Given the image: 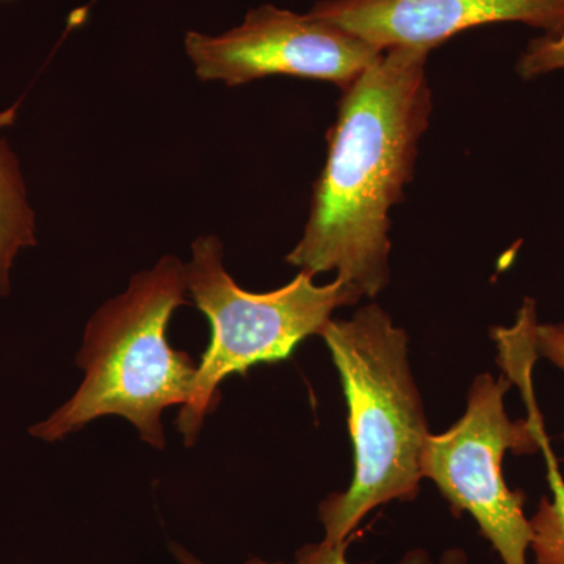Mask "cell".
I'll return each mask as SVG.
<instances>
[{"label":"cell","mask_w":564,"mask_h":564,"mask_svg":"<svg viewBox=\"0 0 564 564\" xmlns=\"http://www.w3.org/2000/svg\"><path fill=\"white\" fill-rule=\"evenodd\" d=\"M350 541L340 544L311 543L303 545L295 555L293 564H350L347 560V549Z\"/></svg>","instance_id":"7c38bea8"},{"label":"cell","mask_w":564,"mask_h":564,"mask_svg":"<svg viewBox=\"0 0 564 564\" xmlns=\"http://www.w3.org/2000/svg\"><path fill=\"white\" fill-rule=\"evenodd\" d=\"M185 54L196 77L240 87L272 76L350 87L384 51L314 14L261 6L231 31L187 32Z\"/></svg>","instance_id":"8992f818"},{"label":"cell","mask_w":564,"mask_h":564,"mask_svg":"<svg viewBox=\"0 0 564 564\" xmlns=\"http://www.w3.org/2000/svg\"><path fill=\"white\" fill-rule=\"evenodd\" d=\"M339 372L348 406L355 474L343 492L318 507L329 544L351 540L375 508L413 502L421 489V462L429 419L410 364L406 332L378 304L350 321L332 318L321 334Z\"/></svg>","instance_id":"3957f363"},{"label":"cell","mask_w":564,"mask_h":564,"mask_svg":"<svg viewBox=\"0 0 564 564\" xmlns=\"http://www.w3.org/2000/svg\"><path fill=\"white\" fill-rule=\"evenodd\" d=\"M534 350L538 358L547 359L564 373V322L538 323L534 329Z\"/></svg>","instance_id":"8fae6325"},{"label":"cell","mask_w":564,"mask_h":564,"mask_svg":"<svg viewBox=\"0 0 564 564\" xmlns=\"http://www.w3.org/2000/svg\"><path fill=\"white\" fill-rule=\"evenodd\" d=\"M310 13L381 51L432 52L467 29L499 22H521L544 35L564 31V0H321Z\"/></svg>","instance_id":"52a82bcc"},{"label":"cell","mask_w":564,"mask_h":564,"mask_svg":"<svg viewBox=\"0 0 564 564\" xmlns=\"http://www.w3.org/2000/svg\"><path fill=\"white\" fill-rule=\"evenodd\" d=\"M13 111L0 115V299L11 292V272L21 251L35 247L36 214L29 199L21 162L2 129Z\"/></svg>","instance_id":"ba28073f"},{"label":"cell","mask_w":564,"mask_h":564,"mask_svg":"<svg viewBox=\"0 0 564 564\" xmlns=\"http://www.w3.org/2000/svg\"><path fill=\"white\" fill-rule=\"evenodd\" d=\"M536 361L530 348L503 352V377L478 375L467 392L466 413L447 432L430 434L422 454V478L436 485L456 516L474 519L503 564H529L525 494L507 485L503 458L508 452L541 451L544 421L532 384Z\"/></svg>","instance_id":"277c9868"},{"label":"cell","mask_w":564,"mask_h":564,"mask_svg":"<svg viewBox=\"0 0 564 564\" xmlns=\"http://www.w3.org/2000/svg\"><path fill=\"white\" fill-rule=\"evenodd\" d=\"M541 451L547 467L552 497H543L530 521L534 564H564V478L545 430L541 433Z\"/></svg>","instance_id":"9c48e42d"},{"label":"cell","mask_w":564,"mask_h":564,"mask_svg":"<svg viewBox=\"0 0 564 564\" xmlns=\"http://www.w3.org/2000/svg\"><path fill=\"white\" fill-rule=\"evenodd\" d=\"M185 263L166 254L133 274L128 289L107 300L85 326L76 364L77 391L29 433L57 443L107 415L131 422L155 451L166 445L162 415L191 399L198 364L169 343L172 315L188 303Z\"/></svg>","instance_id":"7a4b0ae2"},{"label":"cell","mask_w":564,"mask_h":564,"mask_svg":"<svg viewBox=\"0 0 564 564\" xmlns=\"http://www.w3.org/2000/svg\"><path fill=\"white\" fill-rule=\"evenodd\" d=\"M0 2H7V0H0Z\"/></svg>","instance_id":"9a60e30c"},{"label":"cell","mask_w":564,"mask_h":564,"mask_svg":"<svg viewBox=\"0 0 564 564\" xmlns=\"http://www.w3.org/2000/svg\"><path fill=\"white\" fill-rule=\"evenodd\" d=\"M516 70L527 80L564 70V31L530 41L519 57Z\"/></svg>","instance_id":"30bf717a"},{"label":"cell","mask_w":564,"mask_h":564,"mask_svg":"<svg viewBox=\"0 0 564 564\" xmlns=\"http://www.w3.org/2000/svg\"><path fill=\"white\" fill-rule=\"evenodd\" d=\"M395 564H469V555L462 547H451L436 560L425 549H411Z\"/></svg>","instance_id":"4fadbf2b"},{"label":"cell","mask_w":564,"mask_h":564,"mask_svg":"<svg viewBox=\"0 0 564 564\" xmlns=\"http://www.w3.org/2000/svg\"><path fill=\"white\" fill-rule=\"evenodd\" d=\"M172 554H173L174 558H176V562L180 564H209V563H204L203 560H199L198 556L193 555L191 551H187V549L182 547V545H180V544H172ZM243 564H288V563L265 562V560H261V558H251V560H248V562H245Z\"/></svg>","instance_id":"5bb4252c"},{"label":"cell","mask_w":564,"mask_h":564,"mask_svg":"<svg viewBox=\"0 0 564 564\" xmlns=\"http://www.w3.org/2000/svg\"><path fill=\"white\" fill-rule=\"evenodd\" d=\"M185 281L210 325L191 399L176 419L187 447L195 445L207 415L220 403L223 381L232 375L245 377L261 364L285 361L307 337L321 336L334 311L364 299L340 278L317 285L304 272L276 291H245L226 270L225 248L217 236H199L192 243Z\"/></svg>","instance_id":"5b68a950"},{"label":"cell","mask_w":564,"mask_h":564,"mask_svg":"<svg viewBox=\"0 0 564 564\" xmlns=\"http://www.w3.org/2000/svg\"><path fill=\"white\" fill-rule=\"evenodd\" d=\"M429 55L422 47L384 51L343 90L306 228L285 258L300 272H336L366 299L388 288L389 214L413 181L433 110Z\"/></svg>","instance_id":"6da1fadb"}]
</instances>
